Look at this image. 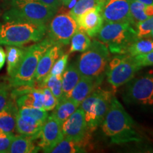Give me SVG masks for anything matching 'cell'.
Listing matches in <instances>:
<instances>
[{
  "instance_id": "cell-1",
  "label": "cell",
  "mask_w": 153,
  "mask_h": 153,
  "mask_svg": "<svg viewBox=\"0 0 153 153\" xmlns=\"http://www.w3.org/2000/svg\"><path fill=\"white\" fill-rule=\"evenodd\" d=\"M101 125L103 133L109 137L111 143L123 144L141 140L133 120L114 97Z\"/></svg>"
},
{
  "instance_id": "cell-2",
  "label": "cell",
  "mask_w": 153,
  "mask_h": 153,
  "mask_svg": "<svg viewBox=\"0 0 153 153\" xmlns=\"http://www.w3.org/2000/svg\"><path fill=\"white\" fill-rule=\"evenodd\" d=\"M47 31L45 24L9 21L0 24V45L22 46L43 40Z\"/></svg>"
},
{
  "instance_id": "cell-3",
  "label": "cell",
  "mask_w": 153,
  "mask_h": 153,
  "mask_svg": "<svg viewBox=\"0 0 153 153\" xmlns=\"http://www.w3.org/2000/svg\"><path fill=\"white\" fill-rule=\"evenodd\" d=\"M57 12L38 0H12L3 15L4 22L16 21L46 25Z\"/></svg>"
},
{
  "instance_id": "cell-4",
  "label": "cell",
  "mask_w": 153,
  "mask_h": 153,
  "mask_svg": "<svg viewBox=\"0 0 153 153\" xmlns=\"http://www.w3.org/2000/svg\"><path fill=\"white\" fill-rule=\"evenodd\" d=\"M97 36L114 54H126L128 48L137 38L136 30L130 22L106 23Z\"/></svg>"
},
{
  "instance_id": "cell-5",
  "label": "cell",
  "mask_w": 153,
  "mask_h": 153,
  "mask_svg": "<svg viewBox=\"0 0 153 153\" xmlns=\"http://www.w3.org/2000/svg\"><path fill=\"white\" fill-rule=\"evenodd\" d=\"M55 42L47 37L39 43L26 48V52L18 70L12 77L9 78V83L11 87L19 86L34 87L35 73L38 62L42 55Z\"/></svg>"
},
{
  "instance_id": "cell-6",
  "label": "cell",
  "mask_w": 153,
  "mask_h": 153,
  "mask_svg": "<svg viewBox=\"0 0 153 153\" xmlns=\"http://www.w3.org/2000/svg\"><path fill=\"white\" fill-rule=\"evenodd\" d=\"M109 60V50L100 41L94 40L90 46L78 57L76 62L81 76L99 79Z\"/></svg>"
},
{
  "instance_id": "cell-7",
  "label": "cell",
  "mask_w": 153,
  "mask_h": 153,
  "mask_svg": "<svg viewBox=\"0 0 153 153\" xmlns=\"http://www.w3.org/2000/svg\"><path fill=\"white\" fill-rule=\"evenodd\" d=\"M140 69L133 57L128 54H118L106 66L107 81L114 88L119 87L131 81Z\"/></svg>"
},
{
  "instance_id": "cell-8",
  "label": "cell",
  "mask_w": 153,
  "mask_h": 153,
  "mask_svg": "<svg viewBox=\"0 0 153 153\" xmlns=\"http://www.w3.org/2000/svg\"><path fill=\"white\" fill-rule=\"evenodd\" d=\"M47 30L48 37L53 42L62 45H68L78 30V26L70 12H61L53 16Z\"/></svg>"
},
{
  "instance_id": "cell-9",
  "label": "cell",
  "mask_w": 153,
  "mask_h": 153,
  "mask_svg": "<svg viewBox=\"0 0 153 153\" xmlns=\"http://www.w3.org/2000/svg\"><path fill=\"white\" fill-rule=\"evenodd\" d=\"M126 99L135 104L153 106V75L145 74L129 84Z\"/></svg>"
},
{
  "instance_id": "cell-10",
  "label": "cell",
  "mask_w": 153,
  "mask_h": 153,
  "mask_svg": "<svg viewBox=\"0 0 153 153\" xmlns=\"http://www.w3.org/2000/svg\"><path fill=\"white\" fill-rule=\"evenodd\" d=\"M63 136L76 143L87 144L88 131L85 113L81 108H77L61 125Z\"/></svg>"
},
{
  "instance_id": "cell-11",
  "label": "cell",
  "mask_w": 153,
  "mask_h": 153,
  "mask_svg": "<svg viewBox=\"0 0 153 153\" xmlns=\"http://www.w3.org/2000/svg\"><path fill=\"white\" fill-rule=\"evenodd\" d=\"M64 138L61 129V123L51 114L42 126L40 132L38 147L44 152H51V150Z\"/></svg>"
},
{
  "instance_id": "cell-12",
  "label": "cell",
  "mask_w": 153,
  "mask_h": 153,
  "mask_svg": "<svg viewBox=\"0 0 153 153\" xmlns=\"http://www.w3.org/2000/svg\"><path fill=\"white\" fill-rule=\"evenodd\" d=\"M101 12L105 23L130 22L134 26L130 0H105Z\"/></svg>"
},
{
  "instance_id": "cell-13",
  "label": "cell",
  "mask_w": 153,
  "mask_h": 153,
  "mask_svg": "<svg viewBox=\"0 0 153 153\" xmlns=\"http://www.w3.org/2000/svg\"><path fill=\"white\" fill-rule=\"evenodd\" d=\"M101 7H96L82 13L76 18L78 28L85 31L89 37H95L104 25Z\"/></svg>"
},
{
  "instance_id": "cell-14",
  "label": "cell",
  "mask_w": 153,
  "mask_h": 153,
  "mask_svg": "<svg viewBox=\"0 0 153 153\" xmlns=\"http://www.w3.org/2000/svg\"><path fill=\"white\" fill-rule=\"evenodd\" d=\"M63 54L62 45L55 43L42 55L38 62L35 73V82L41 83L49 74L51 68L57 59Z\"/></svg>"
},
{
  "instance_id": "cell-15",
  "label": "cell",
  "mask_w": 153,
  "mask_h": 153,
  "mask_svg": "<svg viewBox=\"0 0 153 153\" xmlns=\"http://www.w3.org/2000/svg\"><path fill=\"white\" fill-rule=\"evenodd\" d=\"M98 96V89H97L92 91L80 104L81 108L85 113L88 133L94 131L99 126L97 123V103Z\"/></svg>"
},
{
  "instance_id": "cell-16",
  "label": "cell",
  "mask_w": 153,
  "mask_h": 153,
  "mask_svg": "<svg viewBox=\"0 0 153 153\" xmlns=\"http://www.w3.org/2000/svg\"><path fill=\"white\" fill-rule=\"evenodd\" d=\"M100 82L101 80L99 79L82 76L68 98H70L77 104L80 105L82 101L94 91Z\"/></svg>"
},
{
  "instance_id": "cell-17",
  "label": "cell",
  "mask_w": 153,
  "mask_h": 153,
  "mask_svg": "<svg viewBox=\"0 0 153 153\" xmlns=\"http://www.w3.org/2000/svg\"><path fill=\"white\" fill-rule=\"evenodd\" d=\"M43 125V123L37 121L30 116L17 114L16 131L21 135L32 137L35 140H38Z\"/></svg>"
},
{
  "instance_id": "cell-18",
  "label": "cell",
  "mask_w": 153,
  "mask_h": 153,
  "mask_svg": "<svg viewBox=\"0 0 153 153\" xmlns=\"http://www.w3.org/2000/svg\"><path fill=\"white\" fill-rule=\"evenodd\" d=\"M18 106L13 98L9 101L6 108L0 113V129L7 133H14L16 130Z\"/></svg>"
},
{
  "instance_id": "cell-19",
  "label": "cell",
  "mask_w": 153,
  "mask_h": 153,
  "mask_svg": "<svg viewBox=\"0 0 153 153\" xmlns=\"http://www.w3.org/2000/svg\"><path fill=\"white\" fill-rule=\"evenodd\" d=\"M18 108L31 107L43 109V93L41 89L32 88L15 99ZM45 111V110H44Z\"/></svg>"
},
{
  "instance_id": "cell-20",
  "label": "cell",
  "mask_w": 153,
  "mask_h": 153,
  "mask_svg": "<svg viewBox=\"0 0 153 153\" xmlns=\"http://www.w3.org/2000/svg\"><path fill=\"white\" fill-rule=\"evenodd\" d=\"M26 52V48L22 46L8 45L7 47L6 60L7 62V74L9 77H12L16 74L22 62Z\"/></svg>"
},
{
  "instance_id": "cell-21",
  "label": "cell",
  "mask_w": 153,
  "mask_h": 153,
  "mask_svg": "<svg viewBox=\"0 0 153 153\" xmlns=\"http://www.w3.org/2000/svg\"><path fill=\"white\" fill-rule=\"evenodd\" d=\"M81 77L75 64H71L66 68L62 76L63 97L68 98Z\"/></svg>"
},
{
  "instance_id": "cell-22",
  "label": "cell",
  "mask_w": 153,
  "mask_h": 153,
  "mask_svg": "<svg viewBox=\"0 0 153 153\" xmlns=\"http://www.w3.org/2000/svg\"><path fill=\"white\" fill-rule=\"evenodd\" d=\"M33 137L26 135H17L11 143L9 152L10 153H33L37 152L40 148L34 143Z\"/></svg>"
},
{
  "instance_id": "cell-23",
  "label": "cell",
  "mask_w": 153,
  "mask_h": 153,
  "mask_svg": "<svg viewBox=\"0 0 153 153\" xmlns=\"http://www.w3.org/2000/svg\"><path fill=\"white\" fill-rule=\"evenodd\" d=\"M79 105L72 101L70 98H63L59 101L58 104L55 108V111L53 113V115L57 118L59 122L62 123L66 119L70 117L75 111L77 109Z\"/></svg>"
},
{
  "instance_id": "cell-24",
  "label": "cell",
  "mask_w": 153,
  "mask_h": 153,
  "mask_svg": "<svg viewBox=\"0 0 153 153\" xmlns=\"http://www.w3.org/2000/svg\"><path fill=\"white\" fill-rule=\"evenodd\" d=\"M130 10L134 25L153 16V4H145L130 0Z\"/></svg>"
},
{
  "instance_id": "cell-25",
  "label": "cell",
  "mask_w": 153,
  "mask_h": 153,
  "mask_svg": "<svg viewBox=\"0 0 153 153\" xmlns=\"http://www.w3.org/2000/svg\"><path fill=\"white\" fill-rule=\"evenodd\" d=\"M153 51V39L151 37L137 38L128 49L126 54L132 57L145 55Z\"/></svg>"
},
{
  "instance_id": "cell-26",
  "label": "cell",
  "mask_w": 153,
  "mask_h": 153,
  "mask_svg": "<svg viewBox=\"0 0 153 153\" xmlns=\"http://www.w3.org/2000/svg\"><path fill=\"white\" fill-rule=\"evenodd\" d=\"M70 43L69 54L74 52H85L90 46L91 41L90 37L85 31L78 28L70 40Z\"/></svg>"
},
{
  "instance_id": "cell-27",
  "label": "cell",
  "mask_w": 153,
  "mask_h": 153,
  "mask_svg": "<svg viewBox=\"0 0 153 153\" xmlns=\"http://www.w3.org/2000/svg\"><path fill=\"white\" fill-rule=\"evenodd\" d=\"M84 143H76L64 137L54 148L51 150L52 153H80L85 152Z\"/></svg>"
},
{
  "instance_id": "cell-28",
  "label": "cell",
  "mask_w": 153,
  "mask_h": 153,
  "mask_svg": "<svg viewBox=\"0 0 153 153\" xmlns=\"http://www.w3.org/2000/svg\"><path fill=\"white\" fill-rule=\"evenodd\" d=\"M104 1L105 0H79L71 9L70 14L72 18L76 19L78 16L89 9L96 7L102 8Z\"/></svg>"
},
{
  "instance_id": "cell-29",
  "label": "cell",
  "mask_w": 153,
  "mask_h": 153,
  "mask_svg": "<svg viewBox=\"0 0 153 153\" xmlns=\"http://www.w3.org/2000/svg\"><path fill=\"white\" fill-rule=\"evenodd\" d=\"M18 114L21 116H27L34 118L38 122L44 123L48 117L46 111L31 107H21L18 108Z\"/></svg>"
},
{
  "instance_id": "cell-30",
  "label": "cell",
  "mask_w": 153,
  "mask_h": 153,
  "mask_svg": "<svg viewBox=\"0 0 153 153\" xmlns=\"http://www.w3.org/2000/svg\"><path fill=\"white\" fill-rule=\"evenodd\" d=\"M136 30L137 38L150 37V33L153 28V16L143 22H137L134 25Z\"/></svg>"
},
{
  "instance_id": "cell-31",
  "label": "cell",
  "mask_w": 153,
  "mask_h": 153,
  "mask_svg": "<svg viewBox=\"0 0 153 153\" xmlns=\"http://www.w3.org/2000/svg\"><path fill=\"white\" fill-rule=\"evenodd\" d=\"M41 89L43 93V109L46 111L53 110L58 104V101L49 88L43 87Z\"/></svg>"
},
{
  "instance_id": "cell-32",
  "label": "cell",
  "mask_w": 153,
  "mask_h": 153,
  "mask_svg": "<svg viewBox=\"0 0 153 153\" xmlns=\"http://www.w3.org/2000/svg\"><path fill=\"white\" fill-rule=\"evenodd\" d=\"M11 85L6 82L0 83V113L6 108L11 99Z\"/></svg>"
},
{
  "instance_id": "cell-33",
  "label": "cell",
  "mask_w": 153,
  "mask_h": 153,
  "mask_svg": "<svg viewBox=\"0 0 153 153\" xmlns=\"http://www.w3.org/2000/svg\"><path fill=\"white\" fill-rule=\"evenodd\" d=\"M69 54H62L56 60V62L54 63L51 71L47 76L51 75H59V74H62L65 70L67 68L68 65Z\"/></svg>"
},
{
  "instance_id": "cell-34",
  "label": "cell",
  "mask_w": 153,
  "mask_h": 153,
  "mask_svg": "<svg viewBox=\"0 0 153 153\" xmlns=\"http://www.w3.org/2000/svg\"><path fill=\"white\" fill-rule=\"evenodd\" d=\"M15 135L4 133L0 135V153H8Z\"/></svg>"
},
{
  "instance_id": "cell-35",
  "label": "cell",
  "mask_w": 153,
  "mask_h": 153,
  "mask_svg": "<svg viewBox=\"0 0 153 153\" xmlns=\"http://www.w3.org/2000/svg\"><path fill=\"white\" fill-rule=\"evenodd\" d=\"M134 61L140 68L153 65V51L145 55L133 57Z\"/></svg>"
},
{
  "instance_id": "cell-36",
  "label": "cell",
  "mask_w": 153,
  "mask_h": 153,
  "mask_svg": "<svg viewBox=\"0 0 153 153\" xmlns=\"http://www.w3.org/2000/svg\"><path fill=\"white\" fill-rule=\"evenodd\" d=\"M38 1H41V3L44 4L48 6V7H51V8L55 9L57 11L61 7V5H62V3L60 2V0H38Z\"/></svg>"
},
{
  "instance_id": "cell-37",
  "label": "cell",
  "mask_w": 153,
  "mask_h": 153,
  "mask_svg": "<svg viewBox=\"0 0 153 153\" xmlns=\"http://www.w3.org/2000/svg\"><path fill=\"white\" fill-rule=\"evenodd\" d=\"M6 62V53L2 47L0 46V70L4 65Z\"/></svg>"
},
{
  "instance_id": "cell-38",
  "label": "cell",
  "mask_w": 153,
  "mask_h": 153,
  "mask_svg": "<svg viewBox=\"0 0 153 153\" xmlns=\"http://www.w3.org/2000/svg\"><path fill=\"white\" fill-rule=\"evenodd\" d=\"M134 1L145 4H153V0H134Z\"/></svg>"
},
{
  "instance_id": "cell-39",
  "label": "cell",
  "mask_w": 153,
  "mask_h": 153,
  "mask_svg": "<svg viewBox=\"0 0 153 153\" xmlns=\"http://www.w3.org/2000/svg\"><path fill=\"white\" fill-rule=\"evenodd\" d=\"M60 2L62 3V4L65 6H68L70 4V3L71 2L72 0H60Z\"/></svg>"
},
{
  "instance_id": "cell-40",
  "label": "cell",
  "mask_w": 153,
  "mask_h": 153,
  "mask_svg": "<svg viewBox=\"0 0 153 153\" xmlns=\"http://www.w3.org/2000/svg\"><path fill=\"white\" fill-rule=\"evenodd\" d=\"M150 37L152 38V39H153V28H152V31H151V33H150Z\"/></svg>"
},
{
  "instance_id": "cell-41",
  "label": "cell",
  "mask_w": 153,
  "mask_h": 153,
  "mask_svg": "<svg viewBox=\"0 0 153 153\" xmlns=\"http://www.w3.org/2000/svg\"><path fill=\"white\" fill-rule=\"evenodd\" d=\"M0 12H1V10H0Z\"/></svg>"
}]
</instances>
